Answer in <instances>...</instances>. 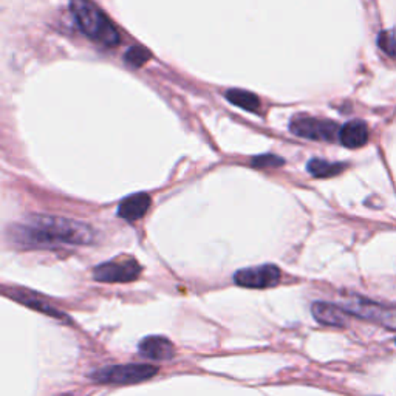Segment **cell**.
<instances>
[{
  "instance_id": "cell-9",
  "label": "cell",
  "mask_w": 396,
  "mask_h": 396,
  "mask_svg": "<svg viewBox=\"0 0 396 396\" xmlns=\"http://www.w3.org/2000/svg\"><path fill=\"white\" fill-rule=\"evenodd\" d=\"M341 143L350 149H358L369 141V129L362 121H350L339 132Z\"/></svg>"
},
{
  "instance_id": "cell-7",
  "label": "cell",
  "mask_w": 396,
  "mask_h": 396,
  "mask_svg": "<svg viewBox=\"0 0 396 396\" xmlns=\"http://www.w3.org/2000/svg\"><path fill=\"white\" fill-rule=\"evenodd\" d=\"M139 353L152 361H169L175 355L174 344L163 336L144 337L139 344Z\"/></svg>"
},
{
  "instance_id": "cell-11",
  "label": "cell",
  "mask_w": 396,
  "mask_h": 396,
  "mask_svg": "<svg viewBox=\"0 0 396 396\" xmlns=\"http://www.w3.org/2000/svg\"><path fill=\"white\" fill-rule=\"evenodd\" d=\"M226 98L228 101H231L232 104H236L241 108L249 110V112H255L260 107V101L259 98L255 97L254 93L246 92V90H240V89H232L226 92Z\"/></svg>"
},
{
  "instance_id": "cell-10",
  "label": "cell",
  "mask_w": 396,
  "mask_h": 396,
  "mask_svg": "<svg viewBox=\"0 0 396 396\" xmlns=\"http://www.w3.org/2000/svg\"><path fill=\"white\" fill-rule=\"evenodd\" d=\"M313 316L318 322L324 325L332 327H344L347 324V316L341 308H337L332 304L316 302L313 305Z\"/></svg>"
},
{
  "instance_id": "cell-3",
  "label": "cell",
  "mask_w": 396,
  "mask_h": 396,
  "mask_svg": "<svg viewBox=\"0 0 396 396\" xmlns=\"http://www.w3.org/2000/svg\"><path fill=\"white\" fill-rule=\"evenodd\" d=\"M158 369L149 364H126V365H112L106 369L97 370L92 375V379L99 384H136L141 381L150 379L157 375Z\"/></svg>"
},
{
  "instance_id": "cell-14",
  "label": "cell",
  "mask_w": 396,
  "mask_h": 396,
  "mask_svg": "<svg viewBox=\"0 0 396 396\" xmlns=\"http://www.w3.org/2000/svg\"><path fill=\"white\" fill-rule=\"evenodd\" d=\"M150 57V53L143 47H132L126 53V61L134 65V67H139Z\"/></svg>"
},
{
  "instance_id": "cell-4",
  "label": "cell",
  "mask_w": 396,
  "mask_h": 396,
  "mask_svg": "<svg viewBox=\"0 0 396 396\" xmlns=\"http://www.w3.org/2000/svg\"><path fill=\"white\" fill-rule=\"evenodd\" d=\"M141 274V265L130 255H121L113 260L101 263L93 271V277L98 282L126 283L135 281Z\"/></svg>"
},
{
  "instance_id": "cell-1",
  "label": "cell",
  "mask_w": 396,
  "mask_h": 396,
  "mask_svg": "<svg viewBox=\"0 0 396 396\" xmlns=\"http://www.w3.org/2000/svg\"><path fill=\"white\" fill-rule=\"evenodd\" d=\"M24 239L36 245H89L94 239V232L89 225L75 220L38 215L28 222L24 229Z\"/></svg>"
},
{
  "instance_id": "cell-12",
  "label": "cell",
  "mask_w": 396,
  "mask_h": 396,
  "mask_svg": "<svg viewBox=\"0 0 396 396\" xmlns=\"http://www.w3.org/2000/svg\"><path fill=\"white\" fill-rule=\"evenodd\" d=\"M344 167L346 166L339 163H328V161L324 160H311L310 163H308V172L314 175V177L327 178L342 172Z\"/></svg>"
},
{
  "instance_id": "cell-15",
  "label": "cell",
  "mask_w": 396,
  "mask_h": 396,
  "mask_svg": "<svg viewBox=\"0 0 396 396\" xmlns=\"http://www.w3.org/2000/svg\"><path fill=\"white\" fill-rule=\"evenodd\" d=\"M283 163L282 158H277L274 155H262L259 158L253 160V164L255 167H274V166H281Z\"/></svg>"
},
{
  "instance_id": "cell-16",
  "label": "cell",
  "mask_w": 396,
  "mask_h": 396,
  "mask_svg": "<svg viewBox=\"0 0 396 396\" xmlns=\"http://www.w3.org/2000/svg\"><path fill=\"white\" fill-rule=\"evenodd\" d=\"M62 396H70V395H62Z\"/></svg>"
},
{
  "instance_id": "cell-6",
  "label": "cell",
  "mask_w": 396,
  "mask_h": 396,
  "mask_svg": "<svg viewBox=\"0 0 396 396\" xmlns=\"http://www.w3.org/2000/svg\"><path fill=\"white\" fill-rule=\"evenodd\" d=\"M234 282L239 287L253 288V290H265L273 288L281 282V269L276 265H262L254 268L240 269L234 276Z\"/></svg>"
},
{
  "instance_id": "cell-13",
  "label": "cell",
  "mask_w": 396,
  "mask_h": 396,
  "mask_svg": "<svg viewBox=\"0 0 396 396\" xmlns=\"http://www.w3.org/2000/svg\"><path fill=\"white\" fill-rule=\"evenodd\" d=\"M378 43L384 53L396 59V30H386L381 33Z\"/></svg>"
},
{
  "instance_id": "cell-2",
  "label": "cell",
  "mask_w": 396,
  "mask_h": 396,
  "mask_svg": "<svg viewBox=\"0 0 396 396\" xmlns=\"http://www.w3.org/2000/svg\"><path fill=\"white\" fill-rule=\"evenodd\" d=\"M70 6L73 16L84 34L106 47L118 45V31L92 0H70Z\"/></svg>"
},
{
  "instance_id": "cell-5",
  "label": "cell",
  "mask_w": 396,
  "mask_h": 396,
  "mask_svg": "<svg viewBox=\"0 0 396 396\" xmlns=\"http://www.w3.org/2000/svg\"><path fill=\"white\" fill-rule=\"evenodd\" d=\"M290 129L295 135L306 139H318V141H333L339 136L341 129L337 124L328 120L313 118V116L299 115L291 120Z\"/></svg>"
},
{
  "instance_id": "cell-8",
  "label": "cell",
  "mask_w": 396,
  "mask_h": 396,
  "mask_svg": "<svg viewBox=\"0 0 396 396\" xmlns=\"http://www.w3.org/2000/svg\"><path fill=\"white\" fill-rule=\"evenodd\" d=\"M149 208H150V197L148 194H135L121 201L118 208V215L134 222V220L141 218L146 212L149 211Z\"/></svg>"
}]
</instances>
